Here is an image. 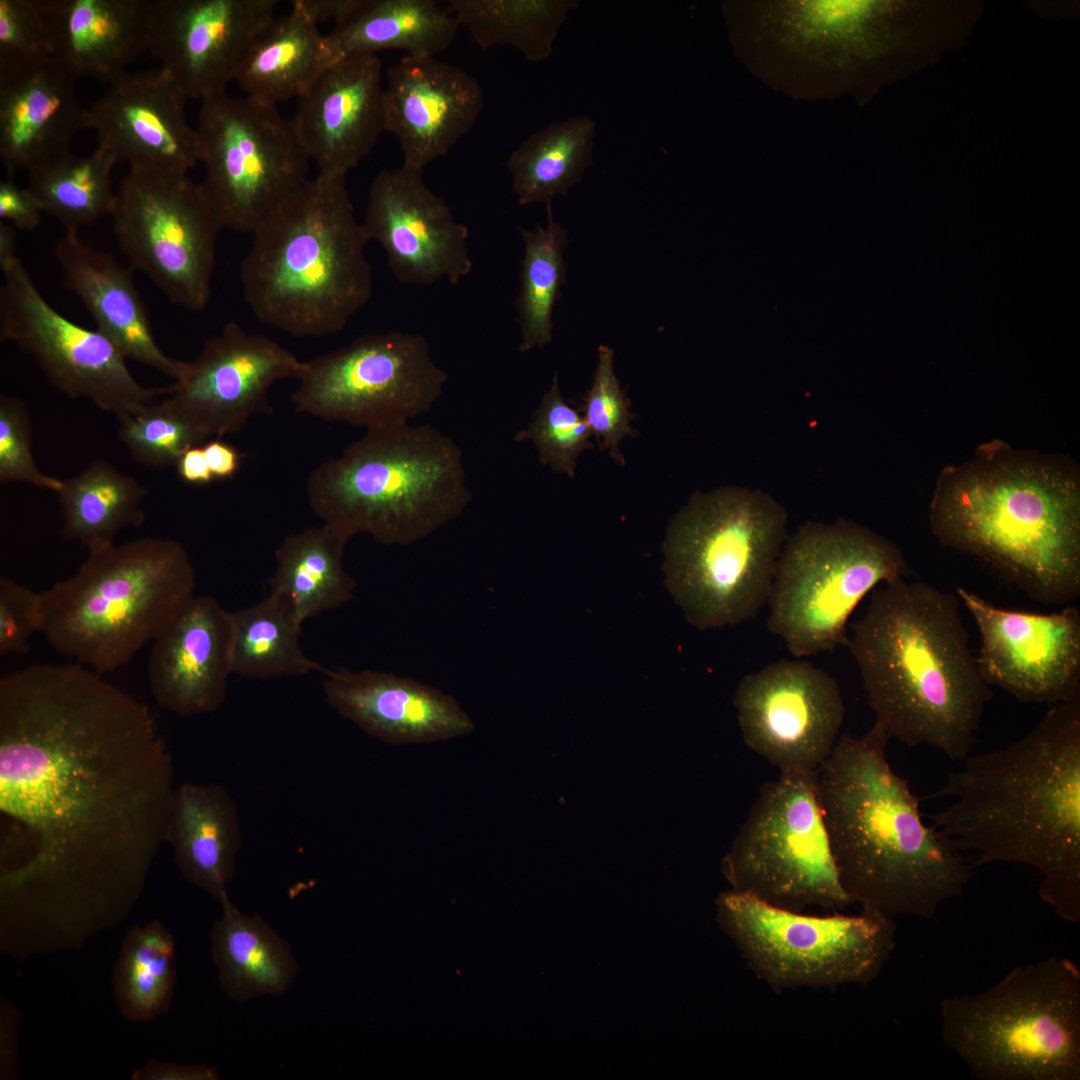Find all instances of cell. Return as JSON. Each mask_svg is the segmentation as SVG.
I'll use <instances>...</instances> for the list:
<instances>
[{
  "label": "cell",
  "mask_w": 1080,
  "mask_h": 1080,
  "mask_svg": "<svg viewBox=\"0 0 1080 1080\" xmlns=\"http://www.w3.org/2000/svg\"><path fill=\"white\" fill-rule=\"evenodd\" d=\"M52 57L41 0H0V80L39 67Z\"/></svg>",
  "instance_id": "cell-46"
},
{
  "label": "cell",
  "mask_w": 1080,
  "mask_h": 1080,
  "mask_svg": "<svg viewBox=\"0 0 1080 1080\" xmlns=\"http://www.w3.org/2000/svg\"><path fill=\"white\" fill-rule=\"evenodd\" d=\"M17 257L16 234L7 223L0 222V264Z\"/></svg>",
  "instance_id": "cell-55"
},
{
  "label": "cell",
  "mask_w": 1080,
  "mask_h": 1080,
  "mask_svg": "<svg viewBox=\"0 0 1080 1080\" xmlns=\"http://www.w3.org/2000/svg\"><path fill=\"white\" fill-rule=\"evenodd\" d=\"M110 216L133 269L173 304L193 312L207 307L223 229L199 184L186 174L130 169Z\"/></svg>",
  "instance_id": "cell-17"
},
{
  "label": "cell",
  "mask_w": 1080,
  "mask_h": 1080,
  "mask_svg": "<svg viewBox=\"0 0 1080 1080\" xmlns=\"http://www.w3.org/2000/svg\"><path fill=\"white\" fill-rule=\"evenodd\" d=\"M117 162L101 145L85 156L69 152L30 169L28 188L43 213L66 229L79 230L111 215L116 199L112 169Z\"/></svg>",
  "instance_id": "cell-42"
},
{
  "label": "cell",
  "mask_w": 1080,
  "mask_h": 1080,
  "mask_svg": "<svg viewBox=\"0 0 1080 1080\" xmlns=\"http://www.w3.org/2000/svg\"><path fill=\"white\" fill-rule=\"evenodd\" d=\"M941 1037L979 1080L1080 1079V969L1051 955L944 998Z\"/></svg>",
  "instance_id": "cell-11"
},
{
  "label": "cell",
  "mask_w": 1080,
  "mask_h": 1080,
  "mask_svg": "<svg viewBox=\"0 0 1080 1080\" xmlns=\"http://www.w3.org/2000/svg\"><path fill=\"white\" fill-rule=\"evenodd\" d=\"M252 234L240 278L245 303L260 322L293 337H326L369 302V242L346 177L309 178Z\"/></svg>",
  "instance_id": "cell-6"
},
{
  "label": "cell",
  "mask_w": 1080,
  "mask_h": 1080,
  "mask_svg": "<svg viewBox=\"0 0 1080 1080\" xmlns=\"http://www.w3.org/2000/svg\"><path fill=\"white\" fill-rule=\"evenodd\" d=\"M43 210L29 188L19 187L12 176L0 182V218L19 229L32 230L41 222Z\"/></svg>",
  "instance_id": "cell-50"
},
{
  "label": "cell",
  "mask_w": 1080,
  "mask_h": 1080,
  "mask_svg": "<svg viewBox=\"0 0 1080 1080\" xmlns=\"http://www.w3.org/2000/svg\"><path fill=\"white\" fill-rule=\"evenodd\" d=\"M200 188L222 229L253 233L308 179L312 162L277 106L227 91L201 100Z\"/></svg>",
  "instance_id": "cell-15"
},
{
  "label": "cell",
  "mask_w": 1080,
  "mask_h": 1080,
  "mask_svg": "<svg viewBox=\"0 0 1080 1080\" xmlns=\"http://www.w3.org/2000/svg\"><path fill=\"white\" fill-rule=\"evenodd\" d=\"M574 0H449L448 11L483 50L511 46L530 62L546 60Z\"/></svg>",
  "instance_id": "cell-41"
},
{
  "label": "cell",
  "mask_w": 1080,
  "mask_h": 1080,
  "mask_svg": "<svg viewBox=\"0 0 1080 1080\" xmlns=\"http://www.w3.org/2000/svg\"><path fill=\"white\" fill-rule=\"evenodd\" d=\"M546 207L545 227L538 224L532 230H520L524 242L516 299L517 322L522 336L520 352L544 347L552 341L554 307L567 282L564 260V250L569 243L567 231L555 221L551 205Z\"/></svg>",
  "instance_id": "cell-43"
},
{
  "label": "cell",
  "mask_w": 1080,
  "mask_h": 1080,
  "mask_svg": "<svg viewBox=\"0 0 1080 1080\" xmlns=\"http://www.w3.org/2000/svg\"><path fill=\"white\" fill-rule=\"evenodd\" d=\"M0 266L1 339L29 353L60 391L89 399L119 421L141 412L155 396L170 393V387L142 386L107 337L50 306L18 257Z\"/></svg>",
  "instance_id": "cell-18"
},
{
  "label": "cell",
  "mask_w": 1080,
  "mask_h": 1080,
  "mask_svg": "<svg viewBox=\"0 0 1080 1080\" xmlns=\"http://www.w3.org/2000/svg\"><path fill=\"white\" fill-rule=\"evenodd\" d=\"M119 422V437L131 456L152 467L176 465L188 449L208 439L167 399Z\"/></svg>",
  "instance_id": "cell-45"
},
{
  "label": "cell",
  "mask_w": 1080,
  "mask_h": 1080,
  "mask_svg": "<svg viewBox=\"0 0 1080 1080\" xmlns=\"http://www.w3.org/2000/svg\"><path fill=\"white\" fill-rule=\"evenodd\" d=\"M382 62L376 54L344 57L297 99L292 118L318 174L346 177L384 132Z\"/></svg>",
  "instance_id": "cell-26"
},
{
  "label": "cell",
  "mask_w": 1080,
  "mask_h": 1080,
  "mask_svg": "<svg viewBox=\"0 0 1080 1080\" xmlns=\"http://www.w3.org/2000/svg\"><path fill=\"white\" fill-rule=\"evenodd\" d=\"M185 547L143 537L91 551L70 577L41 592V633L99 674L127 665L196 595Z\"/></svg>",
  "instance_id": "cell-9"
},
{
  "label": "cell",
  "mask_w": 1080,
  "mask_h": 1080,
  "mask_svg": "<svg viewBox=\"0 0 1080 1080\" xmlns=\"http://www.w3.org/2000/svg\"><path fill=\"white\" fill-rule=\"evenodd\" d=\"M338 61L303 0L275 16L249 47L234 82L244 96L266 105L298 99Z\"/></svg>",
  "instance_id": "cell-34"
},
{
  "label": "cell",
  "mask_w": 1080,
  "mask_h": 1080,
  "mask_svg": "<svg viewBox=\"0 0 1080 1080\" xmlns=\"http://www.w3.org/2000/svg\"><path fill=\"white\" fill-rule=\"evenodd\" d=\"M483 105L480 84L465 70L405 55L387 70L384 132L397 139L402 165L423 171L473 128Z\"/></svg>",
  "instance_id": "cell-25"
},
{
  "label": "cell",
  "mask_w": 1080,
  "mask_h": 1080,
  "mask_svg": "<svg viewBox=\"0 0 1080 1080\" xmlns=\"http://www.w3.org/2000/svg\"><path fill=\"white\" fill-rule=\"evenodd\" d=\"M176 985V946L159 921L131 926L112 971L116 1007L126 1020L148 1023L165 1014Z\"/></svg>",
  "instance_id": "cell-39"
},
{
  "label": "cell",
  "mask_w": 1080,
  "mask_h": 1080,
  "mask_svg": "<svg viewBox=\"0 0 1080 1080\" xmlns=\"http://www.w3.org/2000/svg\"><path fill=\"white\" fill-rule=\"evenodd\" d=\"M732 891L769 906L839 912L843 890L817 790V771L765 783L721 863Z\"/></svg>",
  "instance_id": "cell-14"
},
{
  "label": "cell",
  "mask_w": 1080,
  "mask_h": 1080,
  "mask_svg": "<svg viewBox=\"0 0 1080 1080\" xmlns=\"http://www.w3.org/2000/svg\"><path fill=\"white\" fill-rule=\"evenodd\" d=\"M939 542L974 556L1028 598L1080 595V481L1060 459L1000 441L944 469L930 504Z\"/></svg>",
  "instance_id": "cell-4"
},
{
  "label": "cell",
  "mask_w": 1080,
  "mask_h": 1080,
  "mask_svg": "<svg viewBox=\"0 0 1080 1080\" xmlns=\"http://www.w3.org/2000/svg\"><path fill=\"white\" fill-rule=\"evenodd\" d=\"M22 1014L7 997H0V1079L15 1080L19 1074V1036Z\"/></svg>",
  "instance_id": "cell-51"
},
{
  "label": "cell",
  "mask_w": 1080,
  "mask_h": 1080,
  "mask_svg": "<svg viewBox=\"0 0 1080 1080\" xmlns=\"http://www.w3.org/2000/svg\"><path fill=\"white\" fill-rule=\"evenodd\" d=\"M348 542L323 523L288 535L276 549L269 593L276 595L300 624L353 599L357 582L344 566Z\"/></svg>",
  "instance_id": "cell-36"
},
{
  "label": "cell",
  "mask_w": 1080,
  "mask_h": 1080,
  "mask_svg": "<svg viewBox=\"0 0 1080 1080\" xmlns=\"http://www.w3.org/2000/svg\"><path fill=\"white\" fill-rule=\"evenodd\" d=\"M847 647L868 706L889 737L963 761L977 741L992 691L982 679L960 600L903 578L873 591Z\"/></svg>",
  "instance_id": "cell-5"
},
{
  "label": "cell",
  "mask_w": 1080,
  "mask_h": 1080,
  "mask_svg": "<svg viewBox=\"0 0 1080 1080\" xmlns=\"http://www.w3.org/2000/svg\"><path fill=\"white\" fill-rule=\"evenodd\" d=\"M614 351L601 345L591 388L582 397L580 411L591 434L602 449H606L617 464L625 459L619 444L626 436L635 433L631 425L630 401L614 373Z\"/></svg>",
  "instance_id": "cell-47"
},
{
  "label": "cell",
  "mask_w": 1080,
  "mask_h": 1080,
  "mask_svg": "<svg viewBox=\"0 0 1080 1080\" xmlns=\"http://www.w3.org/2000/svg\"><path fill=\"white\" fill-rule=\"evenodd\" d=\"M41 592L0 578V655L28 652V642L35 632H41Z\"/></svg>",
  "instance_id": "cell-49"
},
{
  "label": "cell",
  "mask_w": 1080,
  "mask_h": 1080,
  "mask_svg": "<svg viewBox=\"0 0 1080 1080\" xmlns=\"http://www.w3.org/2000/svg\"><path fill=\"white\" fill-rule=\"evenodd\" d=\"M362 227L384 250L396 280L427 286L457 285L473 268L468 227L425 183L423 171L401 165L374 178Z\"/></svg>",
  "instance_id": "cell-21"
},
{
  "label": "cell",
  "mask_w": 1080,
  "mask_h": 1080,
  "mask_svg": "<svg viewBox=\"0 0 1080 1080\" xmlns=\"http://www.w3.org/2000/svg\"><path fill=\"white\" fill-rule=\"evenodd\" d=\"M0 481L23 482L58 492L63 480L44 473L31 451L28 409L16 397L0 398Z\"/></svg>",
  "instance_id": "cell-48"
},
{
  "label": "cell",
  "mask_w": 1080,
  "mask_h": 1080,
  "mask_svg": "<svg viewBox=\"0 0 1080 1080\" xmlns=\"http://www.w3.org/2000/svg\"><path fill=\"white\" fill-rule=\"evenodd\" d=\"M595 122L571 117L530 135L509 156L507 168L520 205H551L579 183L592 164Z\"/></svg>",
  "instance_id": "cell-38"
},
{
  "label": "cell",
  "mask_w": 1080,
  "mask_h": 1080,
  "mask_svg": "<svg viewBox=\"0 0 1080 1080\" xmlns=\"http://www.w3.org/2000/svg\"><path fill=\"white\" fill-rule=\"evenodd\" d=\"M291 395L297 412L366 430L409 423L441 397L447 373L425 337L388 331L304 361Z\"/></svg>",
  "instance_id": "cell-16"
},
{
  "label": "cell",
  "mask_w": 1080,
  "mask_h": 1080,
  "mask_svg": "<svg viewBox=\"0 0 1080 1080\" xmlns=\"http://www.w3.org/2000/svg\"><path fill=\"white\" fill-rule=\"evenodd\" d=\"M306 493L313 512L347 541L368 535L386 546L424 540L472 500L455 440L410 423L366 430L311 472Z\"/></svg>",
  "instance_id": "cell-8"
},
{
  "label": "cell",
  "mask_w": 1080,
  "mask_h": 1080,
  "mask_svg": "<svg viewBox=\"0 0 1080 1080\" xmlns=\"http://www.w3.org/2000/svg\"><path fill=\"white\" fill-rule=\"evenodd\" d=\"M132 1080H216V1068L204 1064L183 1065L150 1058L131 1074Z\"/></svg>",
  "instance_id": "cell-52"
},
{
  "label": "cell",
  "mask_w": 1080,
  "mask_h": 1080,
  "mask_svg": "<svg viewBox=\"0 0 1080 1080\" xmlns=\"http://www.w3.org/2000/svg\"><path fill=\"white\" fill-rule=\"evenodd\" d=\"M202 448L214 480L228 479L237 472L240 454L234 447L220 439H215L206 441L202 444Z\"/></svg>",
  "instance_id": "cell-53"
},
{
  "label": "cell",
  "mask_w": 1080,
  "mask_h": 1080,
  "mask_svg": "<svg viewBox=\"0 0 1080 1080\" xmlns=\"http://www.w3.org/2000/svg\"><path fill=\"white\" fill-rule=\"evenodd\" d=\"M323 691L339 715L392 745L447 741L475 728L452 695L390 672L343 666L327 669Z\"/></svg>",
  "instance_id": "cell-27"
},
{
  "label": "cell",
  "mask_w": 1080,
  "mask_h": 1080,
  "mask_svg": "<svg viewBox=\"0 0 1080 1080\" xmlns=\"http://www.w3.org/2000/svg\"><path fill=\"white\" fill-rule=\"evenodd\" d=\"M231 611L211 595H195L152 641L147 677L154 700L181 716L213 713L232 675Z\"/></svg>",
  "instance_id": "cell-28"
},
{
  "label": "cell",
  "mask_w": 1080,
  "mask_h": 1080,
  "mask_svg": "<svg viewBox=\"0 0 1080 1080\" xmlns=\"http://www.w3.org/2000/svg\"><path fill=\"white\" fill-rule=\"evenodd\" d=\"M276 0H153L149 52L187 99L227 91Z\"/></svg>",
  "instance_id": "cell-23"
},
{
  "label": "cell",
  "mask_w": 1080,
  "mask_h": 1080,
  "mask_svg": "<svg viewBox=\"0 0 1080 1080\" xmlns=\"http://www.w3.org/2000/svg\"><path fill=\"white\" fill-rule=\"evenodd\" d=\"M149 708L79 664L0 679V949L78 950L118 927L165 844L175 786Z\"/></svg>",
  "instance_id": "cell-1"
},
{
  "label": "cell",
  "mask_w": 1080,
  "mask_h": 1080,
  "mask_svg": "<svg viewBox=\"0 0 1080 1080\" xmlns=\"http://www.w3.org/2000/svg\"><path fill=\"white\" fill-rule=\"evenodd\" d=\"M187 98L163 68L124 73L87 109V127L133 170L186 174L200 162Z\"/></svg>",
  "instance_id": "cell-24"
},
{
  "label": "cell",
  "mask_w": 1080,
  "mask_h": 1080,
  "mask_svg": "<svg viewBox=\"0 0 1080 1080\" xmlns=\"http://www.w3.org/2000/svg\"><path fill=\"white\" fill-rule=\"evenodd\" d=\"M303 369L304 361L274 340L229 322L188 362L167 400L207 438L221 437L254 415L270 414L271 386L298 379Z\"/></svg>",
  "instance_id": "cell-22"
},
{
  "label": "cell",
  "mask_w": 1080,
  "mask_h": 1080,
  "mask_svg": "<svg viewBox=\"0 0 1080 1080\" xmlns=\"http://www.w3.org/2000/svg\"><path fill=\"white\" fill-rule=\"evenodd\" d=\"M53 61L74 79L109 83L150 48L151 0H41Z\"/></svg>",
  "instance_id": "cell-31"
},
{
  "label": "cell",
  "mask_w": 1080,
  "mask_h": 1080,
  "mask_svg": "<svg viewBox=\"0 0 1080 1080\" xmlns=\"http://www.w3.org/2000/svg\"><path fill=\"white\" fill-rule=\"evenodd\" d=\"M583 416L563 398L558 374L534 411L529 426L519 431L516 441L531 440L539 460L555 472L574 477L579 455L594 447Z\"/></svg>",
  "instance_id": "cell-44"
},
{
  "label": "cell",
  "mask_w": 1080,
  "mask_h": 1080,
  "mask_svg": "<svg viewBox=\"0 0 1080 1080\" xmlns=\"http://www.w3.org/2000/svg\"><path fill=\"white\" fill-rule=\"evenodd\" d=\"M898 547L850 520L808 521L786 539L767 604V627L796 657L847 646L849 618L877 585L903 578Z\"/></svg>",
  "instance_id": "cell-12"
},
{
  "label": "cell",
  "mask_w": 1080,
  "mask_h": 1080,
  "mask_svg": "<svg viewBox=\"0 0 1080 1080\" xmlns=\"http://www.w3.org/2000/svg\"><path fill=\"white\" fill-rule=\"evenodd\" d=\"M787 512L771 495L739 486L696 492L663 544L665 585L689 624L734 626L767 603L787 539Z\"/></svg>",
  "instance_id": "cell-10"
},
{
  "label": "cell",
  "mask_w": 1080,
  "mask_h": 1080,
  "mask_svg": "<svg viewBox=\"0 0 1080 1080\" xmlns=\"http://www.w3.org/2000/svg\"><path fill=\"white\" fill-rule=\"evenodd\" d=\"M980 635L976 662L987 685L1024 703L1057 704L1080 696V612L1005 609L958 587Z\"/></svg>",
  "instance_id": "cell-20"
},
{
  "label": "cell",
  "mask_w": 1080,
  "mask_h": 1080,
  "mask_svg": "<svg viewBox=\"0 0 1080 1080\" xmlns=\"http://www.w3.org/2000/svg\"><path fill=\"white\" fill-rule=\"evenodd\" d=\"M75 80L53 59L0 80V158L7 176L70 152L87 127Z\"/></svg>",
  "instance_id": "cell-30"
},
{
  "label": "cell",
  "mask_w": 1080,
  "mask_h": 1080,
  "mask_svg": "<svg viewBox=\"0 0 1080 1080\" xmlns=\"http://www.w3.org/2000/svg\"><path fill=\"white\" fill-rule=\"evenodd\" d=\"M211 930V957L221 989L238 1002L281 995L299 967L287 944L259 916L242 913L227 897Z\"/></svg>",
  "instance_id": "cell-35"
},
{
  "label": "cell",
  "mask_w": 1080,
  "mask_h": 1080,
  "mask_svg": "<svg viewBox=\"0 0 1080 1080\" xmlns=\"http://www.w3.org/2000/svg\"><path fill=\"white\" fill-rule=\"evenodd\" d=\"M734 705L747 747L780 773L818 771L845 714L836 680L809 662L793 660L743 677Z\"/></svg>",
  "instance_id": "cell-19"
},
{
  "label": "cell",
  "mask_w": 1080,
  "mask_h": 1080,
  "mask_svg": "<svg viewBox=\"0 0 1080 1080\" xmlns=\"http://www.w3.org/2000/svg\"><path fill=\"white\" fill-rule=\"evenodd\" d=\"M231 620L232 675L267 680L327 670L303 650L302 624L276 595L231 611Z\"/></svg>",
  "instance_id": "cell-40"
},
{
  "label": "cell",
  "mask_w": 1080,
  "mask_h": 1080,
  "mask_svg": "<svg viewBox=\"0 0 1080 1080\" xmlns=\"http://www.w3.org/2000/svg\"><path fill=\"white\" fill-rule=\"evenodd\" d=\"M939 796L934 825L973 866L1014 862L1041 874L1040 898L1080 920V696L1054 704L1006 747L968 755Z\"/></svg>",
  "instance_id": "cell-2"
},
{
  "label": "cell",
  "mask_w": 1080,
  "mask_h": 1080,
  "mask_svg": "<svg viewBox=\"0 0 1080 1080\" xmlns=\"http://www.w3.org/2000/svg\"><path fill=\"white\" fill-rule=\"evenodd\" d=\"M145 493L138 480L110 463H91L76 476L63 480L57 492L64 537L78 541L88 551L113 544L121 530L145 521Z\"/></svg>",
  "instance_id": "cell-37"
},
{
  "label": "cell",
  "mask_w": 1080,
  "mask_h": 1080,
  "mask_svg": "<svg viewBox=\"0 0 1080 1080\" xmlns=\"http://www.w3.org/2000/svg\"><path fill=\"white\" fill-rule=\"evenodd\" d=\"M889 735L875 721L843 734L817 771V790L840 884L862 911L895 920L936 917L961 896L973 865L935 826L886 756Z\"/></svg>",
  "instance_id": "cell-3"
},
{
  "label": "cell",
  "mask_w": 1080,
  "mask_h": 1080,
  "mask_svg": "<svg viewBox=\"0 0 1080 1080\" xmlns=\"http://www.w3.org/2000/svg\"><path fill=\"white\" fill-rule=\"evenodd\" d=\"M717 921L752 973L781 991L867 985L895 949V920L862 911L816 916L778 909L732 890Z\"/></svg>",
  "instance_id": "cell-13"
},
{
  "label": "cell",
  "mask_w": 1080,
  "mask_h": 1080,
  "mask_svg": "<svg viewBox=\"0 0 1080 1080\" xmlns=\"http://www.w3.org/2000/svg\"><path fill=\"white\" fill-rule=\"evenodd\" d=\"M745 68L795 100L860 98L896 76L905 6L884 1H723Z\"/></svg>",
  "instance_id": "cell-7"
},
{
  "label": "cell",
  "mask_w": 1080,
  "mask_h": 1080,
  "mask_svg": "<svg viewBox=\"0 0 1080 1080\" xmlns=\"http://www.w3.org/2000/svg\"><path fill=\"white\" fill-rule=\"evenodd\" d=\"M318 21H333L327 38L337 60L399 49L435 57L450 47L460 27L434 0H308Z\"/></svg>",
  "instance_id": "cell-32"
},
{
  "label": "cell",
  "mask_w": 1080,
  "mask_h": 1080,
  "mask_svg": "<svg viewBox=\"0 0 1080 1080\" xmlns=\"http://www.w3.org/2000/svg\"><path fill=\"white\" fill-rule=\"evenodd\" d=\"M65 287L84 304L96 329L125 356L179 380L188 362L164 353L153 334L147 308L131 270L111 254L89 245L77 229H66L54 247Z\"/></svg>",
  "instance_id": "cell-29"
},
{
  "label": "cell",
  "mask_w": 1080,
  "mask_h": 1080,
  "mask_svg": "<svg viewBox=\"0 0 1080 1080\" xmlns=\"http://www.w3.org/2000/svg\"><path fill=\"white\" fill-rule=\"evenodd\" d=\"M165 844L188 881L219 903L229 897L242 831L237 803L222 785L184 782L175 788Z\"/></svg>",
  "instance_id": "cell-33"
},
{
  "label": "cell",
  "mask_w": 1080,
  "mask_h": 1080,
  "mask_svg": "<svg viewBox=\"0 0 1080 1080\" xmlns=\"http://www.w3.org/2000/svg\"><path fill=\"white\" fill-rule=\"evenodd\" d=\"M181 480L190 484H206L214 480L208 467L202 445L188 449L176 463Z\"/></svg>",
  "instance_id": "cell-54"
}]
</instances>
